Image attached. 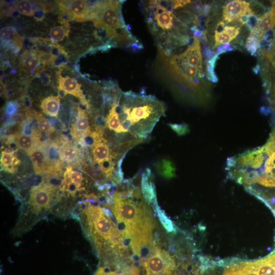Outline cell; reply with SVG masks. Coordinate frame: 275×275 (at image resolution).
Instances as JSON below:
<instances>
[{
    "label": "cell",
    "instance_id": "1",
    "mask_svg": "<svg viewBox=\"0 0 275 275\" xmlns=\"http://www.w3.org/2000/svg\"><path fill=\"white\" fill-rule=\"evenodd\" d=\"M137 182L136 176L125 180L113 194L108 205L125 244L131 249L134 260L136 258L139 263L154 251L153 232L156 225Z\"/></svg>",
    "mask_w": 275,
    "mask_h": 275
},
{
    "label": "cell",
    "instance_id": "2",
    "mask_svg": "<svg viewBox=\"0 0 275 275\" xmlns=\"http://www.w3.org/2000/svg\"><path fill=\"white\" fill-rule=\"evenodd\" d=\"M72 212L104 267H116L128 259L130 256L128 248L108 209L101 207L97 200L87 198Z\"/></svg>",
    "mask_w": 275,
    "mask_h": 275
},
{
    "label": "cell",
    "instance_id": "3",
    "mask_svg": "<svg viewBox=\"0 0 275 275\" xmlns=\"http://www.w3.org/2000/svg\"><path fill=\"white\" fill-rule=\"evenodd\" d=\"M140 3L149 31L162 55H172L175 49L186 43L188 37L182 34V22L175 14L172 1H146Z\"/></svg>",
    "mask_w": 275,
    "mask_h": 275
},
{
    "label": "cell",
    "instance_id": "4",
    "mask_svg": "<svg viewBox=\"0 0 275 275\" xmlns=\"http://www.w3.org/2000/svg\"><path fill=\"white\" fill-rule=\"evenodd\" d=\"M122 1H97L93 5L89 20L104 31L106 37L117 44L134 51L143 46L131 33L122 13Z\"/></svg>",
    "mask_w": 275,
    "mask_h": 275
},
{
    "label": "cell",
    "instance_id": "5",
    "mask_svg": "<svg viewBox=\"0 0 275 275\" xmlns=\"http://www.w3.org/2000/svg\"><path fill=\"white\" fill-rule=\"evenodd\" d=\"M57 187L45 181L31 188L28 204L20 210L18 221L12 232L14 236L26 232L52 211L59 194Z\"/></svg>",
    "mask_w": 275,
    "mask_h": 275
},
{
    "label": "cell",
    "instance_id": "6",
    "mask_svg": "<svg viewBox=\"0 0 275 275\" xmlns=\"http://www.w3.org/2000/svg\"><path fill=\"white\" fill-rule=\"evenodd\" d=\"M167 66L173 75L180 82L196 88L204 77L203 58L199 37L182 53L165 57Z\"/></svg>",
    "mask_w": 275,
    "mask_h": 275
},
{
    "label": "cell",
    "instance_id": "7",
    "mask_svg": "<svg viewBox=\"0 0 275 275\" xmlns=\"http://www.w3.org/2000/svg\"><path fill=\"white\" fill-rule=\"evenodd\" d=\"M154 245V251L139 262V275H178L174 257L161 248L157 238Z\"/></svg>",
    "mask_w": 275,
    "mask_h": 275
},
{
    "label": "cell",
    "instance_id": "8",
    "mask_svg": "<svg viewBox=\"0 0 275 275\" xmlns=\"http://www.w3.org/2000/svg\"><path fill=\"white\" fill-rule=\"evenodd\" d=\"M60 11L69 18L76 21L89 20L92 6L86 1H58Z\"/></svg>",
    "mask_w": 275,
    "mask_h": 275
},
{
    "label": "cell",
    "instance_id": "9",
    "mask_svg": "<svg viewBox=\"0 0 275 275\" xmlns=\"http://www.w3.org/2000/svg\"><path fill=\"white\" fill-rule=\"evenodd\" d=\"M250 4L241 0H234L228 3L224 7L223 19L227 23L239 20L243 16L253 14Z\"/></svg>",
    "mask_w": 275,
    "mask_h": 275
},
{
    "label": "cell",
    "instance_id": "10",
    "mask_svg": "<svg viewBox=\"0 0 275 275\" xmlns=\"http://www.w3.org/2000/svg\"><path fill=\"white\" fill-rule=\"evenodd\" d=\"M275 25V7L257 19L256 25L251 30L250 35L258 39L260 42L263 39L264 35L272 29Z\"/></svg>",
    "mask_w": 275,
    "mask_h": 275
},
{
    "label": "cell",
    "instance_id": "11",
    "mask_svg": "<svg viewBox=\"0 0 275 275\" xmlns=\"http://www.w3.org/2000/svg\"><path fill=\"white\" fill-rule=\"evenodd\" d=\"M226 264L223 275H259L255 261L236 260Z\"/></svg>",
    "mask_w": 275,
    "mask_h": 275
},
{
    "label": "cell",
    "instance_id": "12",
    "mask_svg": "<svg viewBox=\"0 0 275 275\" xmlns=\"http://www.w3.org/2000/svg\"><path fill=\"white\" fill-rule=\"evenodd\" d=\"M151 170L146 169L141 175L140 188L143 196L148 204L153 207L157 203L154 183L152 182Z\"/></svg>",
    "mask_w": 275,
    "mask_h": 275
},
{
    "label": "cell",
    "instance_id": "13",
    "mask_svg": "<svg viewBox=\"0 0 275 275\" xmlns=\"http://www.w3.org/2000/svg\"><path fill=\"white\" fill-rule=\"evenodd\" d=\"M58 89L65 95L67 94H71L80 99L84 103H86L85 96L81 89V85L74 78L67 76L63 77L59 76Z\"/></svg>",
    "mask_w": 275,
    "mask_h": 275
},
{
    "label": "cell",
    "instance_id": "14",
    "mask_svg": "<svg viewBox=\"0 0 275 275\" xmlns=\"http://www.w3.org/2000/svg\"><path fill=\"white\" fill-rule=\"evenodd\" d=\"M92 153L93 161L98 166L101 163L110 159L121 163L123 161V160L118 159L112 153L107 141L103 138H101L92 147Z\"/></svg>",
    "mask_w": 275,
    "mask_h": 275
},
{
    "label": "cell",
    "instance_id": "15",
    "mask_svg": "<svg viewBox=\"0 0 275 275\" xmlns=\"http://www.w3.org/2000/svg\"><path fill=\"white\" fill-rule=\"evenodd\" d=\"M37 174L50 172L48 166V158L47 152L43 149L35 147L28 152Z\"/></svg>",
    "mask_w": 275,
    "mask_h": 275
},
{
    "label": "cell",
    "instance_id": "16",
    "mask_svg": "<svg viewBox=\"0 0 275 275\" xmlns=\"http://www.w3.org/2000/svg\"><path fill=\"white\" fill-rule=\"evenodd\" d=\"M240 28L236 26H225L221 30L214 32V47L227 44L239 35Z\"/></svg>",
    "mask_w": 275,
    "mask_h": 275
},
{
    "label": "cell",
    "instance_id": "17",
    "mask_svg": "<svg viewBox=\"0 0 275 275\" xmlns=\"http://www.w3.org/2000/svg\"><path fill=\"white\" fill-rule=\"evenodd\" d=\"M91 131L88 115L84 109L79 107L77 117L73 126L72 134L74 137L83 138Z\"/></svg>",
    "mask_w": 275,
    "mask_h": 275
},
{
    "label": "cell",
    "instance_id": "18",
    "mask_svg": "<svg viewBox=\"0 0 275 275\" xmlns=\"http://www.w3.org/2000/svg\"><path fill=\"white\" fill-rule=\"evenodd\" d=\"M41 60V54L36 51H26L21 57L20 67L24 72L30 73L38 66Z\"/></svg>",
    "mask_w": 275,
    "mask_h": 275
},
{
    "label": "cell",
    "instance_id": "19",
    "mask_svg": "<svg viewBox=\"0 0 275 275\" xmlns=\"http://www.w3.org/2000/svg\"><path fill=\"white\" fill-rule=\"evenodd\" d=\"M255 261L259 275H275V252Z\"/></svg>",
    "mask_w": 275,
    "mask_h": 275
},
{
    "label": "cell",
    "instance_id": "20",
    "mask_svg": "<svg viewBox=\"0 0 275 275\" xmlns=\"http://www.w3.org/2000/svg\"><path fill=\"white\" fill-rule=\"evenodd\" d=\"M40 107L46 115L51 117H57L60 107L59 96H49L43 99L41 101Z\"/></svg>",
    "mask_w": 275,
    "mask_h": 275
},
{
    "label": "cell",
    "instance_id": "21",
    "mask_svg": "<svg viewBox=\"0 0 275 275\" xmlns=\"http://www.w3.org/2000/svg\"><path fill=\"white\" fill-rule=\"evenodd\" d=\"M1 40L6 43H11L18 47L22 46V39L18 34L16 30L12 26H5L1 29Z\"/></svg>",
    "mask_w": 275,
    "mask_h": 275
},
{
    "label": "cell",
    "instance_id": "22",
    "mask_svg": "<svg viewBox=\"0 0 275 275\" xmlns=\"http://www.w3.org/2000/svg\"><path fill=\"white\" fill-rule=\"evenodd\" d=\"M157 172L166 179H171L175 176L176 168L174 163L170 160L162 159L155 163Z\"/></svg>",
    "mask_w": 275,
    "mask_h": 275
},
{
    "label": "cell",
    "instance_id": "23",
    "mask_svg": "<svg viewBox=\"0 0 275 275\" xmlns=\"http://www.w3.org/2000/svg\"><path fill=\"white\" fill-rule=\"evenodd\" d=\"M18 164V159L14 155L13 152L3 151L1 157V164L6 171L14 173L15 166Z\"/></svg>",
    "mask_w": 275,
    "mask_h": 275
},
{
    "label": "cell",
    "instance_id": "24",
    "mask_svg": "<svg viewBox=\"0 0 275 275\" xmlns=\"http://www.w3.org/2000/svg\"><path fill=\"white\" fill-rule=\"evenodd\" d=\"M154 212L157 214V217L163 227L168 232L176 233L177 228L172 221L166 215L165 212L162 210L157 204L153 206Z\"/></svg>",
    "mask_w": 275,
    "mask_h": 275
},
{
    "label": "cell",
    "instance_id": "25",
    "mask_svg": "<svg viewBox=\"0 0 275 275\" xmlns=\"http://www.w3.org/2000/svg\"><path fill=\"white\" fill-rule=\"evenodd\" d=\"M36 139L34 136L25 134L19 135L16 140L18 148L28 152L36 147Z\"/></svg>",
    "mask_w": 275,
    "mask_h": 275
},
{
    "label": "cell",
    "instance_id": "26",
    "mask_svg": "<svg viewBox=\"0 0 275 275\" xmlns=\"http://www.w3.org/2000/svg\"><path fill=\"white\" fill-rule=\"evenodd\" d=\"M78 151L72 145H65L60 151V156L62 160L68 162L74 161L78 157Z\"/></svg>",
    "mask_w": 275,
    "mask_h": 275
},
{
    "label": "cell",
    "instance_id": "27",
    "mask_svg": "<svg viewBox=\"0 0 275 275\" xmlns=\"http://www.w3.org/2000/svg\"><path fill=\"white\" fill-rule=\"evenodd\" d=\"M14 5L17 10L21 14L31 16L35 14V9L30 1L26 0L15 1Z\"/></svg>",
    "mask_w": 275,
    "mask_h": 275
},
{
    "label": "cell",
    "instance_id": "28",
    "mask_svg": "<svg viewBox=\"0 0 275 275\" xmlns=\"http://www.w3.org/2000/svg\"><path fill=\"white\" fill-rule=\"evenodd\" d=\"M68 32L67 26L57 25L51 29L49 35L52 41L59 42L63 40L68 35Z\"/></svg>",
    "mask_w": 275,
    "mask_h": 275
},
{
    "label": "cell",
    "instance_id": "29",
    "mask_svg": "<svg viewBox=\"0 0 275 275\" xmlns=\"http://www.w3.org/2000/svg\"><path fill=\"white\" fill-rule=\"evenodd\" d=\"M93 275H139V269L136 266L124 271H107L102 267H100Z\"/></svg>",
    "mask_w": 275,
    "mask_h": 275
},
{
    "label": "cell",
    "instance_id": "30",
    "mask_svg": "<svg viewBox=\"0 0 275 275\" xmlns=\"http://www.w3.org/2000/svg\"><path fill=\"white\" fill-rule=\"evenodd\" d=\"M64 177L79 186H81L82 182L84 179L82 174L81 172L73 170L70 167H68L67 168L64 175Z\"/></svg>",
    "mask_w": 275,
    "mask_h": 275
},
{
    "label": "cell",
    "instance_id": "31",
    "mask_svg": "<svg viewBox=\"0 0 275 275\" xmlns=\"http://www.w3.org/2000/svg\"><path fill=\"white\" fill-rule=\"evenodd\" d=\"M37 123L39 129L42 132L50 133L54 130L51 123L44 117H38Z\"/></svg>",
    "mask_w": 275,
    "mask_h": 275
},
{
    "label": "cell",
    "instance_id": "32",
    "mask_svg": "<svg viewBox=\"0 0 275 275\" xmlns=\"http://www.w3.org/2000/svg\"><path fill=\"white\" fill-rule=\"evenodd\" d=\"M260 41L256 37L250 35L246 41V48L252 54H254L259 47Z\"/></svg>",
    "mask_w": 275,
    "mask_h": 275
},
{
    "label": "cell",
    "instance_id": "33",
    "mask_svg": "<svg viewBox=\"0 0 275 275\" xmlns=\"http://www.w3.org/2000/svg\"><path fill=\"white\" fill-rule=\"evenodd\" d=\"M171 129L178 135H184L189 132V128L185 123L169 124Z\"/></svg>",
    "mask_w": 275,
    "mask_h": 275
},
{
    "label": "cell",
    "instance_id": "34",
    "mask_svg": "<svg viewBox=\"0 0 275 275\" xmlns=\"http://www.w3.org/2000/svg\"><path fill=\"white\" fill-rule=\"evenodd\" d=\"M274 65H275V60H274Z\"/></svg>",
    "mask_w": 275,
    "mask_h": 275
},
{
    "label": "cell",
    "instance_id": "35",
    "mask_svg": "<svg viewBox=\"0 0 275 275\" xmlns=\"http://www.w3.org/2000/svg\"><path fill=\"white\" fill-rule=\"evenodd\" d=\"M274 211H275V209H274Z\"/></svg>",
    "mask_w": 275,
    "mask_h": 275
}]
</instances>
